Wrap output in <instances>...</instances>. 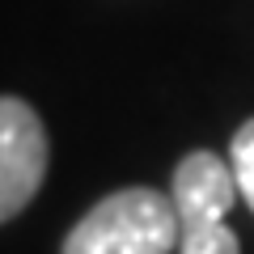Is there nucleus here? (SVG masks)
Instances as JSON below:
<instances>
[{
    "instance_id": "f257e3e1",
    "label": "nucleus",
    "mask_w": 254,
    "mask_h": 254,
    "mask_svg": "<svg viewBox=\"0 0 254 254\" xmlns=\"http://www.w3.org/2000/svg\"><path fill=\"white\" fill-rule=\"evenodd\" d=\"M182 237L174 195L123 187L98 199L64 237L60 254H170Z\"/></svg>"
},
{
    "instance_id": "f03ea898",
    "label": "nucleus",
    "mask_w": 254,
    "mask_h": 254,
    "mask_svg": "<svg viewBox=\"0 0 254 254\" xmlns=\"http://www.w3.org/2000/svg\"><path fill=\"white\" fill-rule=\"evenodd\" d=\"M174 208H178V254H242L237 233L225 225L229 208L242 199L233 178V165H225L216 153L195 148L174 170Z\"/></svg>"
},
{
    "instance_id": "7ed1b4c3",
    "label": "nucleus",
    "mask_w": 254,
    "mask_h": 254,
    "mask_svg": "<svg viewBox=\"0 0 254 254\" xmlns=\"http://www.w3.org/2000/svg\"><path fill=\"white\" fill-rule=\"evenodd\" d=\"M47 178V127L21 98H0V225L38 195Z\"/></svg>"
},
{
    "instance_id": "20e7f679",
    "label": "nucleus",
    "mask_w": 254,
    "mask_h": 254,
    "mask_svg": "<svg viewBox=\"0 0 254 254\" xmlns=\"http://www.w3.org/2000/svg\"><path fill=\"white\" fill-rule=\"evenodd\" d=\"M229 165H233L242 199L250 203V212H254V119H246V123L237 127L233 144H229Z\"/></svg>"
}]
</instances>
